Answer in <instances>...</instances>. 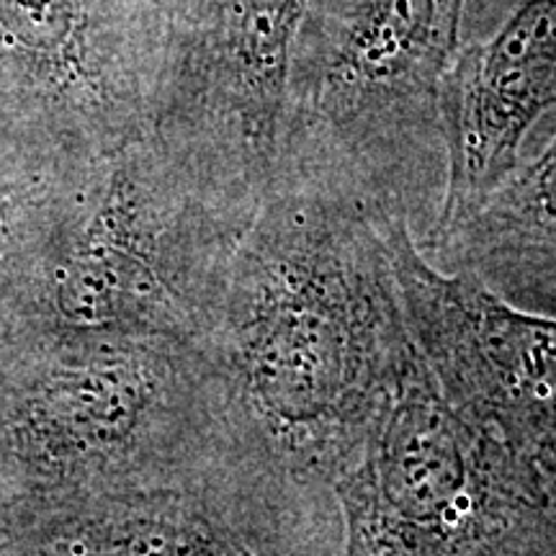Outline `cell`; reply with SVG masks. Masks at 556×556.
<instances>
[{"mask_svg":"<svg viewBox=\"0 0 556 556\" xmlns=\"http://www.w3.org/2000/svg\"><path fill=\"white\" fill-rule=\"evenodd\" d=\"M255 208L193 170L152 129L67 165L45 263L52 328L201 348Z\"/></svg>","mask_w":556,"mask_h":556,"instance_id":"3957f363","label":"cell"},{"mask_svg":"<svg viewBox=\"0 0 556 556\" xmlns=\"http://www.w3.org/2000/svg\"><path fill=\"white\" fill-rule=\"evenodd\" d=\"M240 556H261V554H258V552H255V548H253V546H248V548H245V552H242Z\"/></svg>","mask_w":556,"mask_h":556,"instance_id":"4fadbf2b","label":"cell"},{"mask_svg":"<svg viewBox=\"0 0 556 556\" xmlns=\"http://www.w3.org/2000/svg\"><path fill=\"white\" fill-rule=\"evenodd\" d=\"M0 510L99 492L204 490L250 528L212 368L197 345L50 330L0 381Z\"/></svg>","mask_w":556,"mask_h":556,"instance_id":"7a4b0ae2","label":"cell"},{"mask_svg":"<svg viewBox=\"0 0 556 556\" xmlns=\"http://www.w3.org/2000/svg\"><path fill=\"white\" fill-rule=\"evenodd\" d=\"M332 500L340 556H539L554 536L536 471L451 405L420 351Z\"/></svg>","mask_w":556,"mask_h":556,"instance_id":"5b68a950","label":"cell"},{"mask_svg":"<svg viewBox=\"0 0 556 556\" xmlns=\"http://www.w3.org/2000/svg\"><path fill=\"white\" fill-rule=\"evenodd\" d=\"M467 0H309L296 34L281 155L328 163L413 225L443 155L438 90Z\"/></svg>","mask_w":556,"mask_h":556,"instance_id":"277c9868","label":"cell"},{"mask_svg":"<svg viewBox=\"0 0 556 556\" xmlns=\"http://www.w3.org/2000/svg\"><path fill=\"white\" fill-rule=\"evenodd\" d=\"M384 235L413 340L451 405L548 484L556 479V319L443 270L417 248L405 214Z\"/></svg>","mask_w":556,"mask_h":556,"instance_id":"ba28073f","label":"cell"},{"mask_svg":"<svg viewBox=\"0 0 556 556\" xmlns=\"http://www.w3.org/2000/svg\"><path fill=\"white\" fill-rule=\"evenodd\" d=\"M426 253L490 283L520 268L556 266V137L495 191L443 229Z\"/></svg>","mask_w":556,"mask_h":556,"instance_id":"30bf717a","label":"cell"},{"mask_svg":"<svg viewBox=\"0 0 556 556\" xmlns=\"http://www.w3.org/2000/svg\"><path fill=\"white\" fill-rule=\"evenodd\" d=\"M150 129L214 186L261 204L281 157L289 75L309 0H155Z\"/></svg>","mask_w":556,"mask_h":556,"instance_id":"52a82bcc","label":"cell"},{"mask_svg":"<svg viewBox=\"0 0 556 556\" xmlns=\"http://www.w3.org/2000/svg\"><path fill=\"white\" fill-rule=\"evenodd\" d=\"M387 212L348 173L281 155L235 248L201 353L253 518L332 497L415 356Z\"/></svg>","mask_w":556,"mask_h":556,"instance_id":"6da1fadb","label":"cell"},{"mask_svg":"<svg viewBox=\"0 0 556 556\" xmlns=\"http://www.w3.org/2000/svg\"><path fill=\"white\" fill-rule=\"evenodd\" d=\"M548 497H552V526H554V536H556V479L548 484Z\"/></svg>","mask_w":556,"mask_h":556,"instance_id":"7c38bea8","label":"cell"},{"mask_svg":"<svg viewBox=\"0 0 556 556\" xmlns=\"http://www.w3.org/2000/svg\"><path fill=\"white\" fill-rule=\"evenodd\" d=\"M157 62L155 0H0V152L54 170L144 135Z\"/></svg>","mask_w":556,"mask_h":556,"instance_id":"8992f818","label":"cell"},{"mask_svg":"<svg viewBox=\"0 0 556 556\" xmlns=\"http://www.w3.org/2000/svg\"><path fill=\"white\" fill-rule=\"evenodd\" d=\"M556 106V0H520L484 45L458 50L438 90L446 184L422 248L518 168L528 129Z\"/></svg>","mask_w":556,"mask_h":556,"instance_id":"9c48e42d","label":"cell"},{"mask_svg":"<svg viewBox=\"0 0 556 556\" xmlns=\"http://www.w3.org/2000/svg\"><path fill=\"white\" fill-rule=\"evenodd\" d=\"M58 173L21 170L0 178V270L24 248H50Z\"/></svg>","mask_w":556,"mask_h":556,"instance_id":"8fae6325","label":"cell"}]
</instances>
